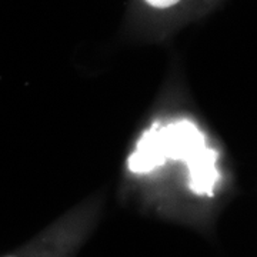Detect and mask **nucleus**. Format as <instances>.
Masks as SVG:
<instances>
[{"label":"nucleus","instance_id":"obj_1","mask_svg":"<svg viewBox=\"0 0 257 257\" xmlns=\"http://www.w3.org/2000/svg\"><path fill=\"white\" fill-rule=\"evenodd\" d=\"M169 160L183 162L187 186L197 196H214L220 182L219 153L207 145V139L189 119L153 123L127 157V169L135 175H147Z\"/></svg>","mask_w":257,"mask_h":257},{"label":"nucleus","instance_id":"obj_2","mask_svg":"<svg viewBox=\"0 0 257 257\" xmlns=\"http://www.w3.org/2000/svg\"><path fill=\"white\" fill-rule=\"evenodd\" d=\"M145 2L153 8H157V9H167V8H172V6L177 5L180 0H145Z\"/></svg>","mask_w":257,"mask_h":257}]
</instances>
